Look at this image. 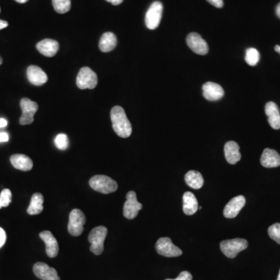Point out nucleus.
Returning <instances> with one entry per match:
<instances>
[{"label": "nucleus", "mask_w": 280, "mask_h": 280, "mask_svg": "<svg viewBox=\"0 0 280 280\" xmlns=\"http://www.w3.org/2000/svg\"><path fill=\"white\" fill-rule=\"evenodd\" d=\"M44 197L41 193H37L33 195L31 199V203L27 209L29 215H38L44 209Z\"/></svg>", "instance_id": "b1692460"}, {"label": "nucleus", "mask_w": 280, "mask_h": 280, "mask_svg": "<svg viewBox=\"0 0 280 280\" xmlns=\"http://www.w3.org/2000/svg\"><path fill=\"white\" fill-rule=\"evenodd\" d=\"M188 46L196 54L205 56L209 53V46L204 39L197 33H191L186 38Z\"/></svg>", "instance_id": "9b49d317"}, {"label": "nucleus", "mask_w": 280, "mask_h": 280, "mask_svg": "<svg viewBox=\"0 0 280 280\" xmlns=\"http://www.w3.org/2000/svg\"><path fill=\"white\" fill-rule=\"evenodd\" d=\"M275 51L276 52V53H279V54H280V46L279 45H275Z\"/></svg>", "instance_id": "ea45409f"}, {"label": "nucleus", "mask_w": 280, "mask_h": 280, "mask_svg": "<svg viewBox=\"0 0 280 280\" xmlns=\"http://www.w3.org/2000/svg\"><path fill=\"white\" fill-rule=\"evenodd\" d=\"M143 209V205L137 200L135 192L130 191L127 193L126 201L124 204L123 215L126 219H133L136 217L138 211Z\"/></svg>", "instance_id": "9d476101"}, {"label": "nucleus", "mask_w": 280, "mask_h": 280, "mask_svg": "<svg viewBox=\"0 0 280 280\" xmlns=\"http://www.w3.org/2000/svg\"><path fill=\"white\" fill-rule=\"evenodd\" d=\"M203 97L209 102H216L224 96V90L220 85L207 82L203 86Z\"/></svg>", "instance_id": "4468645a"}, {"label": "nucleus", "mask_w": 280, "mask_h": 280, "mask_svg": "<svg viewBox=\"0 0 280 280\" xmlns=\"http://www.w3.org/2000/svg\"><path fill=\"white\" fill-rule=\"evenodd\" d=\"M162 14V4L159 1L153 3L146 14L145 22L147 28L150 30H155L157 28L161 23Z\"/></svg>", "instance_id": "0eeeda50"}, {"label": "nucleus", "mask_w": 280, "mask_h": 280, "mask_svg": "<svg viewBox=\"0 0 280 280\" xmlns=\"http://www.w3.org/2000/svg\"><path fill=\"white\" fill-rule=\"evenodd\" d=\"M111 120L115 133L122 138H128L132 132V125L127 118L123 108L115 106L111 111Z\"/></svg>", "instance_id": "f257e3e1"}, {"label": "nucleus", "mask_w": 280, "mask_h": 280, "mask_svg": "<svg viewBox=\"0 0 280 280\" xmlns=\"http://www.w3.org/2000/svg\"><path fill=\"white\" fill-rule=\"evenodd\" d=\"M199 209L197 199L193 193L187 192L183 196V211L184 214L192 216Z\"/></svg>", "instance_id": "4be33fe9"}, {"label": "nucleus", "mask_w": 280, "mask_h": 280, "mask_svg": "<svg viewBox=\"0 0 280 280\" xmlns=\"http://www.w3.org/2000/svg\"><path fill=\"white\" fill-rule=\"evenodd\" d=\"M29 82L34 86H41L48 81V76L41 68L37 66H29L27 69Z\"/></svg>", "instance_id": "dca6fc26"}, {"label": "nucleus", "mask_w": 280, "mask_h": 280, "mask_svg": "<svg viewBox=\"0 0 280 280\" xmlns=\"http://www.w3.org/2000/svg\"><path fill=\"white\" fill-rule=\"evenodd\" d=\"M98 76L90 68L83 67L76 77V85L79 89H95L98 85Z\"/></svg>", "instance_id": "423d86ee"}, {"label": "nucleus", "mask_w": 280, "mask_h": 280, "mask_svg": "<svg viewBox=\"0 0 280 280\" xmlns=\"http://www.w3.org/2000/svg\"><path fill=\"white\" fill-rule=\"evenodd\" d=\"M265 114L268 116V123L273 129L280 128V112L276 104L268 102L265 105Z\"/></svg>", "instance_id": "a211bd4d"}, {"label": "nucleus", "mask_w": 280, "mask_h": 280, "mask_svg": "<svg viewBox=\"0 0 280 280\" xmlns=\"http://www.w3.org/2000/svg\"><path fill=\"white\" fill-rule=\"evenodd\" d=\"M245 203H246V199L245 196H238L233 198L225 206L223 209V216L227 219L236 217L239 214L240 211L243 209Z\"/></svg>", "instance_id": "f8f14e48"}, {"label": "nucleus", "mask_w": 280, "mask_h": 280, "mask_svg": "<svg viewBox=\"0 0 280 280\" xmlns=\"http://www.w3.org/2000/svg\"><path fill=\"white\" fill-rule=\"evenodd\" d=\"M117 42V37L114 33H105L100 40L99 49L103 53H109L115 49Z\"/></svg>", "instance_id": "5701e85b"}, {"label": "nucleus", "mask_w": 280, "mask_h": 280, "mask_svg": "<svg viewBox=\"0 0 280 280\" xmlns=\"http://www.w3.org/2000/svg\"><path fill=\"white\" fill-rule=\"evenodd\" d=\"M277 280H280V270L279 273H278V278H277Z\"/></svg>", "instance_id": "79ce46f5"}, {"label": "nucleus", "mask_w": 280, "mask_h": 280, "mask_svg": "<svg viewBox=\"0 0 280 280\" xmlns=\"http://www.w3.org/2000/svg\"><path fill=\"white\" fill-rule=\"evenodd\" d=\"M7 121L4 118H0V128H4V127L7 126Z\"/></svg>", "instance_id": "e433bc0d"}, {"label": "nucleus", "mask_w": 280, "mask_h": 280, "mask_svg": "<svg viewBox=\"0 0 280 280\" xmlns=\"http://www.w3.org/2000/svg\"><path fill=\"white\" fill-rule=\"evenodd\" d=\"M34 275L41 280H60L57 271L44 262H37L33 267Z\"/></svg>", "instance_id": "ddd939ff"}, {"label": "nucleus", "mask_w": 280, "mask_h": 280, "mask_svg": "<svg viewBox=\"0 0 280 280\" xmlns=\"http://www.w3.org/2000/svg\"><path fill=\"white\" fill-rule=\"evenodd\" d=\"M275 14H276L277 17L280 19V3L277 5L276 9H275Z\"/></svg>", "instance_id": "4c0bfd02"}, {"label": "nucleus", "mask_w": 280, "mask_h": 280, "mask_svg": "<svg viewBox=\"0 0 280 280\" xmlns=\"http://www.w3.org/2000/svg\"><path fill=\"white\" fill-rule=\"evenodd\" d=\"M11 162L16 169L20 171H31L33 167L32 160L24 154H14L11 157Z\"/></svg>", "instance_id": "412c9836"}, {"label": "nucleus", "mask_w": 280, "mask_h": 280, "mask_svg": "<svg viewBox=\"0 0 280 280\" xmlns=\"http://www.w3.org/2000/svg\"><path fill=\"white\" fill-rule=\"evenodd\" d=\"M107 2L111 3V4H113L115 6L120 5L123 2V0H106Z\"/></svg>", "instance_id": "f704fd0d"}, {"label": "nucleus", "mask_w": 280, "mask_h": 280, "mask_svg": "<svg viewBox=\"0 0 280 280\" xmlns=\"http://www.w3.org/2000/svg\"><path fill=\"white\" fill-rule=\"evenodd\" d=\"M9 140V135L7 132H0V143L7 142Z\"/></svg>", "instance_id": "72a5a7b5"}, {"label": "nucleus", "mask_w": 280, "mask_h": 280, "mask_svg": "<svg viewBox=\"0 0 280 280\" xmlns=\"http://www.w3.org/2000/svg\"><path fill=\"white\" fill-rule=\"evenodd\" d=\"M86 223V216L80 209H75L69 214L68 230L72 236L78 237L83 232V226Z\"/></svg>", "instance_id": "39448f33"}, {"label": "nucleus", "mask_w": 280, "mask_h": 280, "mask_svg": "<svg viewBox=\"0 0 280 280\" xmlns=\"http://www.w3.org/2000/svg\"><path fill=\"white\" fill-rule=\"evenodd\" d=\"M12 201V193L8 189H5L3 190L0 194V209L3 207H7L11 204Z\"/></svg>", "instance_id": "cd10ccee"}, {"label": "nucleus", "mask_w": 280, "mask_h": 280, "mask_svg": "<svg viewBox=\"0 0 280 280\" xmlns=\"http://www.w3.org/2000/svg\"><path fill=\"white\" fill-rule=\"evenodd\" d=\"M261 164L267 168H272L280 166V155L272 149L264 150L261 157Z\"/></svg>", "instance_id": "6ab92c4d"}, {"label": "nucleus", "mask_w": 280, "mask_h": 280, "mask_svg": "<svg viewBox=\"0 0 280 280\" xmlns=\"http://www.w3.org/2000/svg\"><path fill=\"white\" fill-rule=\"evenodd\" d=\"M186 184L194 189H199L203 187L204 184V179L200 173L196 171H190L185 174L184 177Z\"/></svg>", "instance_id": "393cba45"}, {"label": "nucleus", "mask_w": 280, "mask_h": 280, "mask_svg": "<svg viewBox=\"0 0 280 280\" xmlns=\"http://www.w3.org/2000/svg\"><path fill=\"white\" fill-rule=\"evenodd\" d=\"M206 1L217 8H222L223 7V0H206Z\"/></svg>", "instance_id": "473e14b6"}, {"label": "nucleus", "mask_w": 280, "mask_h": 280, "mask_svg": "<svg viewBox=\"0 0 280 280\" xmlns=\"http://www.w3.org/2000/svg\"><path fill=\"white\" fill-rule=\"evenodd\" d=\"M155 247L159 255L167 258L178 257L182 255V251L172 243L171 238H159Z\"/></svg>", "instance_id": "6e6552de"}, {"label": "nucleus", "mask_w": 280, "mask_h": 280, "mask_svg": "<svg viewBox=\"0 0 280 280\" xmlns=\"http://www.w3.org/2000/svg\"><path fill=\"white\" fill-rule=\"evenodd\" d=\"M39 237L45 244L46 254L49 258H55L59 254V244L53 234L49 230L41 232Z\"/></svg>", "instance_id": "2eb2a0df"}, {"label": "nucleus", "mask_w": 280, "mask_h": 280, "mask_svg": "<svg viewBox=\"0 0 280 280\" xmlns=\"http://www.w3.org/2000/svg\"><path fill=\"white\" fill-rule=\"evenodd\" d=\"M165 280H193V275L190 272L184 271V272H181L177 278H174V279L167 278Z\"/></svg>", "instance_id": "7c9ffc66"}, {"label": "nucleus", "mask_w": 280, "mask_h": 280, "mask_svg": "<svg viewBox=\"0 0 280 280\" xmlns=\"http://www.w3.org/2000/svg\"><path fill=\"white\" fill-rule=\"evenodd\" d=\"M3 63V59L2 58L0 57V65L2 64Z\"/></svg>", "instance_id": "a19ab883"}, {"label": "nucleus", "mask_w": 280, "mask_h": 280, "mask_svg": "<svg viewBox=\"0 0 280 280\" xmlns=\"http://www.w3.org/2000/svg\"><path fill=\"white\" fill-rule=\"evenodd\" d=\"M55 144L59 150L65 151L69 147V138L66 134H59L55 138Z\"/></svg>", "instance_id": "c85d7f7f"}, {"label": "nucleus", "mask_w": 280, "mask_h": 280, "mask_svg": "<svg viewBox=\"0 0 280 280\" xmlns=\"http://www.w3.org/2000/svg\"><path fill=\"white\" fill-rule=\"evenodd\" d=\"M6 240H7V235H6L5 230L0 227V248L4 246Z\"/></svg>", "instance_id": "2f4dec72"}, {"label": "nucleus", "mask_w": 280, "mask_h": 280, "mask_svg": "<svg viewBox=\"0 0 280 280\" xmlns=\"http://www.w3.org/2000/svg\"><path fill=\"white\" fill-rule=\"evenodd\" d=\"M247 240L242 238L226 240L220 243V249L227 258H234L244 250L248 248Z\"/></svg>", "instance_id": "20e7f679"}, {"label": "nucleus", "mask_w": 280, "mask_h": 280, "mask_svg": "<svg viewBox=\"0 0 280 280\" xmlns=\"http://www.w3.org/2000/svg\"><path fill=\"white\" fill-rule=\"evenodd\" d=\"M108 235V229L104 226H97L92 229L88 241L90 243V252L95 255H102L104 251V243Z\"/></svg>", "instance_id": "7ed1b4c3"}, {"label": "nucleus", "mask_w": 280, "mask_h": 280, "mask_svg": "<svg viewBox=\"0 0 280 280\" xmlns=\"http://www.w3.org/2000/svg\"><path fill=\"white\" fill-rule=\"evenodd\" d=\"M224 154L226 161L229 164H235L242 158L240 147L235 141H229L225 144Z\"/></svg>", "instance_id": "aec40b11"}, {"label": "nucleus", "mask_w": 280, "mask_h": 280, "mask_svg": "<svg viewBox=\"0 0 280 280\" xmlns=\"http://www.w3.org/2000/svg\"><path fill=\"white\" fill-rule=\"evenodd\" d=\"M39 53L46 57H53L59 51V44L53 39H44L36 45Z\"/></svg>", "instance_id": "f3484780"}, {"label": "nucleus", "mask_w": 280, "mask_h": 280, "mask_svg": "<svg viewBox=\"0 0 280 280\" xmlns=\"http://www.w3.org/2000/svg\"><path fill=\"white\" fill-rule=\"evenodd\" d=\"M0 12H1V9H0Z\"/></svg>", "instance_id": "37998d69"}, {"label": "nucleus", "mask_w": 280, "mask_h": 280, "mask_svg": "<svg viewBox=\"0 0 280 280\" xmlns=\"http://www.w3.org/2000/svg\"><path fill=\"white\" fill-rule=\"evenodd\" d=\"M268 234L270 238L280 245V223H274L268 229Z\"/></svg>", "instance_id": "c756f323"}, {"label": "nucleus", "mask_w": 280, "mask_h": 280, "mask_svg": "<svg viewBox=\"0 0 280 280\" xmlns=\"http://www.w3.org/2000/svg\"><path fill=\"white\" fill-rule=\"evenodd\" d=\"M260 54L257 49L254 48H250L247 49L245 55V61L249 66H255L259 62Z\"/></svg>", "instance_id": "bb28decb"}, {"label": "nucleus", "mask_w": 280, "mask_h": 280, "mask_svg": "<svg viewBox=\"0 0 280 280\" xmlns=\"http://www.w3.org/2000/svg\"><path fill=\"white\" fill-rule=\"evenodd\" d=\"M89 184L91 189L102 194L115 193L118 189L116 181L106 175H95L89 179Z\"/></svg>", "instance_id": "f03ea898"}, {"label": "nucleus", "mask_w": 280, "mask_h": 280, "mask_svg": "<svg viewBox=\"0 0 280 280\" xmlns=\"http://www.w3.org/2000/svg\"><path fill=\"white\" fill-rule=\"evenodd\" d=\"M16 2L19 3V4H25L28 0H15Z\"/></svg>", "instance_id": "58836bf2"}, {"label": "nucleus", "mask_w": 280, "mask_h": 280, "mask_svg": "<svg viewBox=\"0 0 280 280\" xmlns=\"http://www.w3.org/2000/svg\"><path fill=\"white\" fill-rule=\"evenodd\" d=\"M53 5L55 11L59 14H66L71 8L70 0H53Z\"/></svg>", "instance_id": "a878e982"}, {"label": "nucleus", "mask_w": 280, "mask_h": 280, "mask_svg": "<svg viewBox=\"0 0 280 280\" xmlns=\"http://www.w3.org/2000/svg\"><path fill=\"white\" fill-rule=\"evenodd\" d=\"M7 27H8V22L0 20V30H3V29L6 28Z\"/></svg>", "instance_id": "c9c22d12"}, {"label": "nucleus", "mask_w": 280, "mask_h": 280, "mask_svg": "<svg viewBox=\"0 0 280 280\" xmlns=\"http://www.w3.org/2000/svg\"><path fill=\"white\" fill-rule=\"evenodd\" d=\"M20 105L22 110V115L19 122L21 125H31L34 122V116L38 109V105L26 98L21 99Z\"/></svg>", "instance_id": "1a4fd4ad"}]
</instances>
